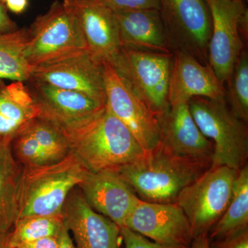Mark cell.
<instances>
[{"instance_id": "52a82bcc", "label": "cell", "mask_w": 248, "mask_h": 248, "mask_svg": "<svg viewBox=\"0 0 248 248\" xmlns=\"http://www.w3.org/2000/svg\"><path fill=\"white\" fill-rule=\"evenodd\" d=\"M237 172L227 166L210 168L178 195L175 203L187 217L193 238L208 233L225 213Z\"/></svg>"}, {"instance_id": "9c48e42d", "label": "cell", "mask_w": 248, "mask_h": 248, "mask_svg": "<svg viewBox=\"0 0 248 248\" xmlns=\"http://www.w3.org/2000/svg\"><path fill=\"white\" fill-rule=\"evenodd\" d=\"M159 13L172 51L208 64L211 16L204 0H159Z\"/></svg>"}, {"instance_id": "e575fe53", "label": "cell", "mask_w": 248, "mask_h": 248, "mask_svg": "<svg viewBox=\"0 0 248 248\" xmlns=\"http://www.w3.org/2000/svg\"><path fill=\"white\" fill-rule=\"evenodd\" d=\"M208 233H203L192 240L190 248H209Z\"/></svg>"}, {"instance_id": "7402d4cb", "label": "cell", "mask_w": 248, "mask_h": 248, "mask_svg": "<svg viewBox=\"0 0 248 248\" xmlns=\"http://www.w3.org/2000/svg\"><path fill=\"white\" fill-rule=\"evenodd\" d=\"M248 229V166L239 170L229 205L208 232L209 241L224 239Z\"/></svg>"}, {"instance_id": "8fae6325", "label": "cell", "mask_w": 248, "mask_h": 248, "mask_svg": "<svg viewBox=\"0 0 248 248\" xmlns=\"http://www.w3.org/2000/svg\"><path fill=\"white\" fill-rule=\"evenodd\" d=\"M27 82L40 109L38 118L56 127L66 138L89 123L106 105L81 93L31 80Z\"/></svg>"}, {"instance_id": "4fadbf2b", "label": "cell", "mask_w": 248, "mask_h": 248, "mask_svg": "<svg viewBox=\"0 0 248 248\" xmlns=\"http://www.w3.org/2000/svg\"><path fill=\"white\" fill-rule=\"evenodd\" d=\"M29 80L81 93L106 104L103 63L89 53L33 67Z\"/></svg>"}, {"instance_id": "83f0119b", "label": "cell", "mask_w": 248, "mask_h": 248, "mask_svg": "<svg viewBox=\"0 0 248 248\" xmlns=\"http://www.w3.org/2000/svg\"><path fill=\"white\" fill-rule=\"evenodd\" d=\"M112 11L159 10V0H98Z\"/></svg>"}, {"instance_id": "ba28073f", "label": "cell", "mask_w": 248, "mask_h": 248, "mask_svg": "<svg viewBox=\"0 0 248 248\" xmlns=\"http://www.w3.org/2000/svg\"><path fill=\"white\" fill-rule=\"evenodd\" d=\"M173 54L121 48L110 62L158 119L170 108L169 85Z\"/></svg>"}, {"instance_id": "f546056e", "label": "cell", "mask_w": 248, "mask_h": 248, "mask_svg": "<svg viewBox=\"0 0 248 248\" xmlns=\"http://www.w3.org/2000/svg\"><path fill=\"white\" fill-rule=\"evenodd\" d=\"M209 248H248V229L224 239L210 241Z\"/></svg>"}, {"instance_id": "ffe728a7", "label": "cell", "mask_w": 248, "mask_h": 248, "mask_svg": "<svg viewBox=\"0 0 248 248\" xmlns=\"http://www.w3.org/2000/svg\"><path fill=\"white\" fill-rule=\"evenodd\" d=\"M39 116L40 109L26 82H0V145L11 144Z\"/></svg>"}, {"instance_id": "6da1fadb", "label": "cell", "mask_w": 248, "mask_h": 248, "mask_svg": "<svg viewBox=\"0 0 248 248\" xmlns=\"http://www.w3.org/2000/svg\"><path fill=\"white\" fill-rule=\"evenodd\" d=\"M67 140L71 153L91 172L114 170L143 159L148 153L107 105Z\"/></svg>"}, {"instance_id": "44dd1931", "label": "cell", "mask_w": 248, "mask_h": 248, "mask_svg": "<svg viewBox=\"0 0 248 248\" xmlns=\"http://www.w3.org/2000/svg\"><path fill=\"white\" fill-rule=\"evenodd\" d=\"M22 166L16 161L11 144L0 145V237L6 238L19 215Z\"/></svg>"}, {"instance_id": "d6a6232c", "label": "cell", "mask_w": 248, "mask_h": 248, "mask_svg": "<svg viewBox=\"0 0 248 248\" xmlns=\"http://www.w3.org/2000/svg\"><path fill=\"white\" fill-rule=\"evenodd\" d=\"M58 241V248H76L73 239H72L71 235L66 229L65 225L61 232L59 234Z\"/></svg>"}, {"instance_id": "1f68e13d", "label": "cell", "mask_w": 248, "mask_h": 248, "mask_svg": "<svg viewBox=\"0 0 248 248\" xmlns=\"http://www.w3.org/2000/svg\"><path fill=\"white\" fill-rule=\"evenodd\" d=\"M17 29V26L9 17L2 3L0 1V33L11 32Z\"/></svg>"}, {"instance_id": "d6986e66", "label": "cell", "mask_w": 248, "mask_h": 248, "mask_svg": "<svg viewBox=\"0 0 248 248\" xmlns=\"http://www.w3.org/2000/svg\"><path fill=\"white\" fill-rule=\"evenodd\" d=\"M121 48L173 54L159 10L113 11Z\"/></svg>"}, {"instance_id": "f35d334b", "label": "cell", "mask_w": 248, "mask_h": 248, "mask_svg": "<svg viewBox=\"0 0 248 248\" xmlns=\"http://www.w3.org/2000/svg\"><path fill=\"white\" fill-rule=\"evenodd\" d=\"M1 81H2V79H0V82H1Z\"/></svg>"}, {"instance_id": "603a6c76", "label": "cell", "mask_w": 248, "mask_h": 248, "mask_svg": "<svg viewBox=\"0 0 248 248\" xmlns=\"http://www.w3.org/2000/svg\"><path fill=\"white\" fill-rule=\"evenodd\" d=\"M28 29L0 33V79L27 82L32 68L25 57Z\"/></svg>"}, {"instance_id": "9a60e30c", "label": "cell", "mask_w": 248, "mask_h": 248, "mask_svg": "<svg viewBox=\"0 0 248 248\" xmlns=\"http://www.w3.org/2000/svg\"><path fill=\"white\" fill-rule=\"evenodd\" d=\"M62 214L76 248H120V227L91 208L78 187L68 195Z\"/></svg>"}, {"instance_id": "3957f363", "label": "cell", "mask_w": 248, "mask_h": 248, "mask_svg": "<svg viewBox=\"0 0 248 248\" xmlns=\"http://www.w3.org/2000/svg\"><path fill=\"white\" fill-rule=\"evenodd\" d=\"M87 171L71 153L54 164L23 168L17 218L62 215L68 195L78 187Z\"/></svg>"}, {"instance_id": "2e32d148", "label": "cell", "mask_w": 248, "mask_h": 248, "mask_svg": "<svg viewBox=\"0 0 248 248\" xmlns=\"http://www.w3.org/2000/svg\"><path fill=\"white\" fill-rule=\"evenodd\" d=\"M78 187L91 208L120 228L140 201L133 189L112 170H88Z\"/></svg>"}, {"instance_id": "7c38bea8", "label": "cell", "mask_w": 248, "mask_h": 248, "mask_svg": "<svg viewBox=\"0 0 248 248\" xmlns=\"http://www.w3.org/2000/svg\"><path fill=\"white\" fill-rule=\"evenodd\" d=\"M124 227L164 246L190 247L194 239L188 219L176 203H151L140 200Z\"/></svg>"}, {"instance_id": "8d00e7d4", "label": "cell", "mask_w": 248, "mask_h": 248, "mask_svg": "<svg viewBox=\"0 0 248 248\" xmlns=\"http://www.w3.org/2000/svg\"><path fill=\"white\" fill-rule=\"evenodd\" d=\"M5 0H0V1H1L2 4H4Z\"/></svg>"}, {"instance_id": "74e56055", "label": "cell", "mask_w": 248, "mask_h": 248, "mask_svg": "<svg viewBox=\"0 0 248 248\" xmlns=\"http://www.w3.org/2000/svg\"><path fill=\"white\" fill-rule=\"evenodd\" d=\"M90 1H98V0H90Z\"/></svg>"}, {"instance_id": "5bb4252c", "label": "cell", "mask_w": 248, "mask_h": 248, "mask_svg": "<svg viewBox=\"0 0 248 248\" xmlns=\"http://www.w3.org/2000/svg\"><path fill=\"white\" fill-rule=\"evenodd\" d=\"M159 121L161 148L177 157L211 167L213 143L197 126L191 115L188 103L170 106Z\"/></svg>"}, {"instance_id": "4dcf8cb0", "label": "cell", "mask_w": 248, "mask_h": 248, "mask_svg": "<svg viewBox=\"0 0 248 248\" xmlns=\"http://www.w3.org/2000/svg\"><path fill=\"white\" fill-rule=\"evenodd\" d=\"M58 237H47L27 243L14 248H58Z\"/></svg>"}, {"instance_id": "4316f807", "label": "cell", "mask_w": 248, "mask_h": 248, "mask_svg": "<svg viewBox=\"0 0 248 248\" xmlns=\"http://www.w3.org/2000/svg\"><path fill=\"white\" fill-rule=\"evenodd\" d=\"M16 161L23 168H35L52 164L35 138L27 128L22 130L11 143Z\"/></svg>"}, {"instance_id": "7a4b0ae2", "label": "cell", "mask_w": 248, "mask_h": 248, "mask_svg": "<svg viewBox=\"0 0 248 248\" xmlns=\"http://www.w3.org/2000/svg\"><path fill=\"white\" fill-rule=\"evenodd\" d=\"M210 168L177 157L159 146L147 153L143 159L114 171L140 200L151 203H173L183 189Z\"/></svg>"}, {"instance_id": "d4e9b609", "label": "cell", "mask_w": 248, "mask_h": 248, "mask_svg": "<svg viewBox=\"0 0 248 248\" xmlns=\"http://www.w3.org/2000/svg\"><path fill=\"white\" fill-rule=\"evenodd\" d=\"M226 101L232 111L241 120L248 122V53L243 49L236 60L232 74L227 83Z\"/></svg>"}, {"instance_id": "e0dca14e", "label": "cell", "mask_w": 248, "mask_h": 248, "mask_svg": "<svg viewBox=\"0 0 248 248\" xmlns=\"http://www.w3.org/2000/svg\"><path fill=\"white\" fill-rule=\"evenodd\" d=\"M227 90L210 64H203L184 52H173L169 85L170 106L192 98L226 99Z\"/></svg>"}, {"instance_id": "f1b7e54d", "label": "cell", "mask_w": 248, "mask_h": 248, "mask_svg": "<svg viewBox=\"0 0 248 248\" xmlns=\"http://www.w3.org/2000/svg\"><path fill=\"white\" fill-rule=\"evenodd\" d=\"M121 235L125 248H190L164 246L155 243L126 227L121 228Z\"/></svg>"}, {"instance_id": "30bf717a", "label": "cell", "mask_w": 248, "mask_h": 248, "mask_svg": "<svg viewBox=\"0 0 248 248\" xmlns=\"http://www.w3.org/2000/svg\"><path fill=\"white\" fill-rule=\"evenodd\" d=\"M106 105L125 125L146 153L160 144L158 117L139 97L110 62H103Z\"/></svg>"}, {"instance_id": "d590c367", "label": "cell", "mask_w": 248, "mask_h": 248, "mask_svg": "<svg viewBox=\"0 0 248 248\" xmlns=\"http://www.w3.org/2000/svg\"><path fill=\"white\" fill-rule=\"evenodd\" d=\"M7 237L1 238L0 237V248H10L7 244Z\"/></svg>"}, {"instance_id": "277c9868", "label": "cell", "mask_w": 248, "mask_h": 248, "mask_svg": "<svg viewBox=\"0 0 248 248\" xmlns=\"http://www.w3.org/2000/svg\"><path fill=\"white\" fill-rule=\"evenodd\" d=\"M28 33L25 57L32 67L89 53L79 19L63 1L36 18Z\"/></svg>"}, {"instance_id": "8992f818", "label": "cell", "mask_w": 248, "mask_h": 248, "mask_svg": "<svg viewBox=\"0 0 248 248\" xmlns=\"http://www.w3.org/2000/svg\"><path fill=\"white\" fill-rule=\"evenodd\" d=\"M212 20L209 64L222 84H227L236 60L246 48L248 12L244 0H204Z\"/></svg>"}, {"instance_id": "484cf974", "label": "cell", "mask_w": 248, "mask_h": 248, "mask_svg": "<svg viewBox=\"0 0 248 248\" xmlns=\"http://www.w3.org/2000/svg\"><path fill=\"white\" fill-rule=\"evenodd\" d=\"M26 128L35 139L52 164L62 161L71 153L66 136L46 121L35 119Z\"/></svg>"}, {"instance_id": "836d02e7", "label": "cell", "mask_w": 248, "mask_h": 248, "mask_svg": "<svg viewBox=\"0 0 248 248\" xmlns=\"http://www.w3.org/2000/svg\"><path fill=\"white\" fill-rule=\"evenodd\" d=\"M8 9L15 14H21L27 8V0H5Z\"/></svg>"}, {"instance_id": "5b68a950", "label": "cell", "mask_w": 248, "mask_h": 248, "mask_svg": "<svg viewBox=\"0 0 248 248\" xmlns=\"http://www.w3.org/2000/svg\"><path fill=\"white\" fill-rule=\"evenodd\" d=\"M188 107L197 126L213 143L210 168L227 166L239 170L247 164L248 123L235 115L226 99L192 98Z\"/></svg>"}, {"instance_id": "ac0fdd59", "label": "cell", "mask_w": 248, "mask_h": 248, "mask_svg": "<svg viewBox=\"0 0 248 248\" xmlns=\"http://www.w3.org/2000/svg\"><path fill=\"white\" fill-rule=\"evenodd\" d=\"M63 1L79 19L89 53L102 63L112 62L121 50L113 11L97 1Z\"/></svg>"}, {"instance_id": "cb8c5ba5", "label": "cell", "mask_w": 248, "mask_h": 248, "mask_svg": "<svg viewBox=\"0 0 248 248\" xmlns=\"http://www.w3.org/2000/svg\"><path fill=\"white\" fill-rule=\"evenodd\" d=\"M64 227L63 214L55 216H29L17 218L7 236L10 248L47 237H58Z\"/></svg>"}]
</instances>
